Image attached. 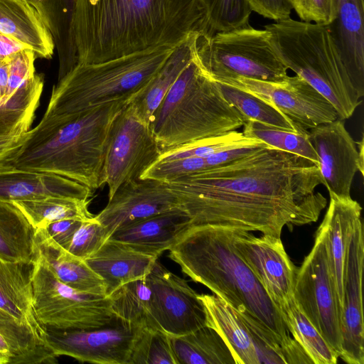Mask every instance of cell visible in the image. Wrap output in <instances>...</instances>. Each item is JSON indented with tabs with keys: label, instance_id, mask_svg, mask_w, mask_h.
Segmentation results:
<instances>
[{
	"label": "cell",
	"instance_id": "1",
	"mask_svg": "<svg viewBox=\"0 0 364 364\" xmlns=\"http://www.w3.org/2000/svg\"><path fill=\"white\" fill-rule=\"evenodd\" d=\"M192 225H218L281 238L284 227L316 222L327 200L318 168L264 145L229 163L164 183Z\"/></svg>",
	"mask_w": 364,
	"mask_h": 364
},
{
	"label": "cell",
	"instance_id": "2",
	"mask_svg": "<svg viewBox=\"0 0 364 364\" xmlns=\"http://www.w3.org/2000/svg\"><path fill=\"white\" fill-rule=\"evenodd\" d=\"M203 0H73L77 63H96L161 46L200 32Z\"/></svg>",
	"mask_w": 364,
	"mask_h": 364
},
{
	"label": "cell",
	"instance_id": "3",
	"mask_svg": "<svg viewBox=\"0 0 364 364\" xmlns=\"http://www.w3.org/2000/svg\"><path fill=\"white\" fill-rule=\"evenodd\" d=\"M240 228L191 225L169 249V258L195 282L210 289L240 313H248L281 341L287 364L311 363L290 336L277 307L237 252Z\"/></svg>",
	"mask_w": 364,
	"mask_h": 364
},
{
	"label": "cell",
	"instance_id": "4",
	"mask_svg": "<svg viewBox=\"0 0 364 364\" xmlns=\"http://www.w3.org/2000/svg\"><path fill=\"white\" fill-rule=\"evenodd\" d=\"M131 102L115 100L71 117L43 114L40 122L28 132L15 167L58 174L94 191L102 187L112 124Z\"/></svg>",
	"mask_w": 364,
	"mask_h": 364
},
{
	"label": "cell",
	"instance_id": "5",
	"mask_svg": "<svg viewBox=\"0 0 364 364\" xmlns=\"http://www.w3.org/2000/svg\"><path fill=\"white\" fill-rule=\"evenodd\" d=\"M199 37V36H198ZM245 121L195 55L156 109L151 127L161 154L237 130Z\"/></svg>",
	"mask_w": 364,
	"mask_h": 364
},
{
	"label": "cell",
	"instance_id": "6",
	"mask_svg": "<svg viewBox=\"0 0 364 364\" xmlns=\"http://www.w3.org/2000/svg\"><path fill=\"white\" fill-rule=\"evenodd\" d=\"M174 48L161 46L102 63H77L53 86L44 114L71 117L115 100H134Z\"/></svg>",
	"mask_w": 364,
	"mask_h": 364
},
{
	"label": "cell",
	"instance_id": "7",
	"mask_svg": "<svg viewBox=\"0 0 364 364\" xmlns=\"http://www.w3.org/2000/svg\"><path fill=\"white\" fill-rule=\"evenodd\" d=\"M282 63L323 95L338 119L350 118L361 102L327 25L290 17L264 26Z\"/></svg>",
	"mask_w": 364,
	"mask_h": 364
},
{
	"label": "cell",
	"instance_id": "8",
	"mask_svg": "<svg viewBox=\"0 0 364 364\" xmlns=\"http://www.w3.org/2000/svg\"><path fill=\"white\" fill-rule=\"evenodd\" d=\"M198 55L207 73L217 82L238 78L280 82L287 67L275 54L267 30L247 23L208 38L199 34Z\"/></svg>",
	"mask_w": 364,
	"mask_h": 364
},
{
	"label": "cell",
	"instance_id": "9",
	"mask_svg": "<svg viewBox=\"0 0 364 364\" xmlns=\"http://www.w3.org/2000/svg\"><path fill=\"white\" fill-rule=\"evenodd\" d=\"M32 287L36 314L46 328L87 330L116 318L109 296L82 292L60 282L36 250Z\"/></svg>",
	"mask_w": 364,
	"mask_h": 364
},
{
	"label": "cell",
	"instance_id": "10",
	"mask_svg": "<svg viewBox=\"0 0 364 364\" xmlns=\"http://www.w3.org/2000/svg\"><path fill=\"white\" fill-rule=\"evenodd\" d=\"M294 297L320 334L340 357L342 352L341 309L331 276L323 223L301 267L296 269Z\"/></svg>",
	"mask_w": 364,
	"mask_h": 364
},
{
	"label": "cell",
	"instance_id": "11",
	"mask_svg": "<svg viewBox=\"0 0 364 364\" xmlns=\"http://www.w3.org/2000/svg\"><path fill=\"white\" fill-rule=\"evenodd\" d=\"M161 154L150 122L132 102L115 118L107 146L103 183L108 199L124 183L141 178Z\"/></svg>",
	"mask_w": 364,
	"mask_h": 364
},
{
	"label": "cell",
	"instance_id": "12",
	"mask_svg": "<svg viewBox=\"0 0 364 364\" xmlns=\"http://www.w3.org/2000/svg\"><path fill=\"white\" fill-rule=\"evenodd\" d=\"M207 317L228 346L235 364H287L279 339L248 313L216 295L199 294Z\"/></svg>",
	"mask_w": 364,
	"mask_h": 364
},
{
	"label": "cell",
	"instance_id": "13",
	"mask_svg": "<svg viewBox=\"0 0 364 364\" xmlns=\"http://www.w3.org/2000/svg\"><path fill=\"white\" fill-rule=\"evenodd\" d=\"M151 291V315L158 328L170 337L180 336L207 325L206 312L188 282L158 259L146 276Z\"/></svg>",
	"mask_w": 364,
	"mask_h": 364
},
{
	"label": "cell",
	"instance_id": "14",
	"mask_svg": "<svg viewBox=\"0 0 364 364\" xmlns=\"http://www.w3.org/2000/svg\"><path fill=\"white\" fill-rule=\"evenodd\" d=\"M139 328L116 318L112 323L93 329L46 328V340L58 357L95 364H128Z\"/></svg>",
	"mask_w": 364,
	"mask_h": 364
},
{
	"label": "cell",
	"instance_id": "15",
	"mask_svg": "<svg viewBox=\"0 0 364 364\" xmlns=\"http://www.w3.org/2000/svg\"><path fill=\"white\" fill-rule=\"evenodd\" d=\"M343 121L338 118L310 129L309 136L323 185L328 193L348 198L355 173L363 175V139L355 142Z\"/></svg>",
	"mask_w": 364,
	"mask_h": 364
},
{
	"label": "cell",
	"instance_id": "16",
	"mask_svg": "<svg viewBox=\"0 0 364 364\" xmlns=\"http://www.w3.org/2000/svg\"><path fill=\"white\" fill-rule=\"evenodd\" d=\"M220 83L237 87L264 99L306 129H312L338 118L331 102L296 75H288L280 82L238 78Z\"/></svg>",
	"mask_w": 364,
	"mask_h": 364
},
{
	"label": "cell",
	"instance_id": "17",
	"mask_svg": "<svg viewBox=\"0 0 364 364\" xmlns=\"http://www.w3.org/2000/svg\"><path fill=\"white\" fill-rule=\"evenodd\" d=\"M234 246L276 306L294 296L296 268L281 238L240 229Z\"/></svg>",
	"mask_w": 364,
	"mask_h": 364
},
{
	"label": "cell",
	"instance_id": "18",
	"mask_svg": "<svg viewBox=\"0 0 364 364\" xmlns=\"http://www.w3.org/2000/svg\"><path fill=\"white\" fill-rule=\"evenodd\" d=\"M363 262L364 234L360 217L354 224L346 255L341 317L342 352L339 358L349 364L364 363Z\"/></svg>",
	"mask_w": 364,
	"mask_h": 364
},
{
	"label": "cell",
	"instance_id": "19",
	"mask_svg": "<svg viewBox=\"0 0 364 364\" xmlns=\"http://www.w3.org/2000/svg\"><path fill=\"white\" fill-rule=\"evenodd\" d=\"M178 208L176 196L164 183L139 178L122 185L95 218L109 237L119 228Z\"/></svg>",
	"mask_w": 364,
	"mask_h": 364
},
{
	"label": "cell",
	"instance_id": "20",
	"mask_svg": "<svg viewBox=\"0 0 364 364\" xmlns=\"http://www.w3.org/2000/svg\"><path fill=\"white\" fill-rule=\"evenodd\" d=\"M192 225L191 218L178 208L154 215L115 230L108 239L158 258Z\"/></svg>",
	"mask_w": 364,
	"mask_h": 364
},
{
	"label": "cell",
	"instance_id": "21",
	"mask_svg": "<svg viewBox=\"0 0 364 364\" xmlns=\"http://www.w3.org/2000/svg\"><path fill=\"white\" fill-rule=\"evenodd\" d=\"M33 266V262H11L0 256V309L47 343L46 328L38 317L34 306Z\"/></svg>",
	"mask_w": 364,
	"mask_h": 364
},
{
	"label": "cell",
	"instance_id": "22",
	"mask_svg": "<svg viewBox=\"0 0 364 364\" xmlns=\"http://www.w3.org/2000/svg\"><path fill=\"white\" fill-rule=\"evenodd\" d=\"M336 16L327 25L351 82L364 95V0H336Z\"/></svg>",
	"mask_w": 364,
	"mask_h": 364
},
{
	"label": "cell",
	"instance_id": "23",
	"mask_svg": "<svg viewBox=\"0 0 364 364\" xmlns=\"http://www.w3.org/2000/svg\"><path fill=\"white\" fill-rule=\"evenodd\" d=\"M329 196L328 208L321 223L326 229L328 260L341 317L346 255L354 224L361 217L362 208L351 197H340L332 193Z\"/></svg>",
	"mask_w": 364,
	"mask_h": 364
},
{
	"label": "cell",
	"instance_id": "24",
	"mask_svg": "<svg viewBox=\"0 0 364 364\" xmlns=\"http://www.w3.org/2000/svg\"><path fill=\"white\" fill-rule=\"evenodd\" d=\"M95 192L64 176L14 168L0 172V200L19 201L46 197H67L90 200Z\"/></svg>",
	"mask_w": 364,
	"mask_h": 364
},
{
	"label": "cell",
	"instance_id": "25",
	"mask_svg": "<svg viewBox=\"0 0 364 364\" xmlns=\"http://www.w3.org/2000/svg\"><path fill=\"white\" fill-rule=\"evenodd\" d=\"M156 259L123 242L107 239L85 261L104 281L109 296L123 284L146 277Z\"/></svg>",
	"mask_w": 364,
	"mask_h": 364
},
{
	"label": "cell",
	"instance_id": "26",
	"mask_svg": "<svg viewBox=\"0 0 364 364\" xmlns=\"http://www.w3.org/2000/svg\"><path fill=\"white\" fill-rule=\"evenodd\" d=\"M0 31L28 46L36 58L50 59L53 55V37L28 0H0Z\"/></svg>",
	"mask_w": 364,
	"mask_h": 364
},
{
	"label": "cell",
	"instance_id": "27",
	"mask_svg": "<svg viewBox=\"0 0 364 364\" xmlns=\"http://www.w3.org/2000/svg\"><path fill=\"white\" fill-rule=\"evenodd\" d=\"M35 244L36 250L60 282L80 291L107 296L104 281L86 261L60 246L44 229L36 230Z\"/></svg>",
	"mask_w": 364,
	"mask_h": 364
},
{
	"label": "cell",
	"instance_id": "28",
	"mask_svg": "<svg viewBox=\"0 0 364 364\" xmlns=\"http://www.w3.org/2000/svg\"><path fill=\"white\" fill-rule=\"evenodd\" d=\"M199 33H192L176 46L149 85L132 101L150 124L166 93L193 58Z\"/></svg>",
	"mask_w": 364,
	"mask_h": 364
},
{
	"label": "cell",
	"instance_id": "29",
	"mask_svg": "<svg viewBox=\"0 0 364 364\" xmlns=\"http://www.w3.org/2000/svg\"><path fill=\"white\" fill-rule=\"evenodd\" d=\"M0 353L9 364H55L58 356L47 343L0 309Z\"/></svg>",
	"mask_w": 364,
	"mask_h": 364
},
{
	"label": "cell",
	"instance_id": "30",
	"mask_svg": "<svg viewBox=\"0 0 364 364\" xmlns=\"http://www.w3.org/2000/svg\"><path fill=\"white\" fill-rule=\"evenodd\" d=\"M36 230L12 201L0 200V256L11 262H33Z\"/></svg>",
	"mask_w": 364,
	"mask_h": 364
},
{
	"label": "cell",
	"instance_id": "31",
	"mask_svg": "<svg viewBox=\"0 0 364 364\" xmlns=\"http://www.w3.org/2000/svg\"><path fill=\"white\" fill-rule=\"evenodd\" d=\"M170 339L178 364H235L223 338L208 325Z\"/></svg>",
	"mask_w": 364,
	"mask_h": 364
},
{
	"label": "cell",
	"instance_id": "32",
	"mask_svg": "<svg viewBox=\"0 0 364 364\" xmlns=\"http://www.w3.org/2000/svg\"><path fill=\"white\" fill-rule=\"evenodd\" d=\"M43 87V77L36 73L14 93L0 98V136L30 130Z\"/></svg>",
	"mask_w": 364,
	"mask_h": 364
},
{
	"label": "cell",
	"instance_id": "33",
	"mask_svg": "<svg viewBox=\"0 0 364 364\" xmlns=\"http://www.w3.org/2000/svg\"><path fill=\"white\" fill-rule=\"evenodd\" d=\"M294 339L314 364H336L338 356L309 320L294 296L277 305Z\"/></svg>",
	"mask_w": 364,
	"mask_h": 364
},
{
	"label": "cell",
	"instance_id": "34",
	"mask_svg": "<svg viewBox=\"0 0 364 364\" xmlns=\"http://www.w3.org/2000/svg\"><path fill=\"white\" fill-rule=\"evenodd\" d=\"M109 296L116 318L136 328L159 329L151 315V291L146 277L123 284Z\"/></svg>",
	"mask_w": 364,
	"mask_h": 364
},
{
	"label": "cell",
	"instance_id": "35",
	"mask_svg": "<svg viewBox=\"0 0 364 364\" xmlns=\"http://www.w3.org/2000/svg\"><path fill=\"white\" fill-rule=\"evenodd\" d=\"M90 200L50 196L41 199L14 201L36 229L65 219L87 220L94 218L88 210Z\"/></svg>",
	"mask_w": 364,
	"mask_h": 364
},
{
	"label": "cell",
	"instance_id": "36",
	"mask_svg": "<svg viewBox=\"0 0 364 364\" xmlns=\"http://www.w3.org/2000/svg\"><path fill=\"white\" fill-rule=\"evenodd\" d=\"M218 83L224 98L241 114L245 121L252 119L294 132L303 127L264 99L237 87Z\"/></svg>",
	"mask_w": 364,
	"mask_h": 364
},
{
	"label": "cell",
	"instance_id": "37",
	"mask_svg": "<svg viewBox=\"0 0 364 364\" xmlns=\"http://www.w3.org/2000/svg\"><path fill=\"white\" fill-rule=\"evenodd\" d=\"M242 127L246 137L257 139L270 146L302 156L318 167V156L310 140L309 131L304 127L294 132L252 119L245 121Z\"/></svg>",
	"mask_w": 364,
	"mask_h": 364
},
{
	"label": "cell",
	"instance_id": "38",
	"mask_svg": "<svg viewBox=\"0 0 364 364\" xmlns=\"http://www.w3.org/2000/svg\"><path fill=\"white\" fill-rule=\"evenodd\" d=\"M205 18L200 31L208 38L218 32L235 29L249 23L252 11L249 0H203Z\"/></svg>",
	"mask_w": 364,
	"mask_h": 364
},
{
	"label": "cell",
	"instance_id": "39",
	"mask_svg": "<svg viewBox=\"0 0 364 364\" xmlns=\"http://www.w3.org/2000/svg\"><path fill=\"white\" fill-rule=\"evenodd\" d=\"M128 364H178L170 336L160 329L137 330Z\"/></svg>",
	"mask_w": 364,
	"mask_h": 364
},
{
	"label": "cell",
	"instance_id": "40",
	"mask_svg": "<svg viewBox=\"0 0 364 364\" xmlns=\"http://www.w3.org/2000/svg\"><path fill=\"white\" fill-rule=\"evenodd\" d=\"M37 10L50 30L58 55L72 48L71 21L73 0H28Z\"/></svg>",
	"mask_w": 364,
	"mask_h": 364
},
{
	"label": "cell",
	"instance_id": "41",
	"mask_svg": "<svg viewBox=\"0 0 364 364\" xmlns=\"http://www.w3.org/2000/svg\"><path fill=\"white\" fill-rule=\"evenodd\" d=\"M257 139L246 137L237 130L203 139L162 153L159 159L171 160L189 157L207 158L234 146L252 143Z\"/></svg>",
	"mask_w": 364,
	"mask_h": 364
},
{
	"label": "cell",
	"instance_id": "42",
	"mask_svg": "<svg viewBox=\"0 0 364 364\" xmlns=\"http://www.w3.org/2000/svg\"><path fill=\"white\" fill-rule=\"evenodd\" d=\"M205 168L206 163L203 158L158 159L145 170L140 178L169 183Z\"/></svg>",
	"mask_w": 364,
	"mask_h": 364
},
{
	"label": "cell",
	"instance_id": "43",
	"mask_svg": "<svg viewBox=\"0 0 364 364\" xmlns=\"http://www.w3.org/2000/svg\"><path fill=\"white\" fill-rule=\"evenodd\" d=\"M108 238L107 231L94 216L82 223L65 250L85 260L94 254Z\"/></svg>",
	"mask_w": 364,
	"mask_h": 364
},
{
	"label": "cell",
	"instance_id": "44",
	"mask_svg": "<svg viewBox=\"0 0 364 364\" xmlns=\"http://www.w3.org/2000/svg\"><path fill=\"white\" fill-rule=\"evenodd\" d=\"M301 21L329 25L336 16V0H289Z\"/></svg>",
	"mask_w": 364,
	"mask_h": 364
},
{
	"label": "cell",
	"instance_id": "45",
	"mask_svg": "<svg viewBox=\"0 0 364 364\" xmlns=\"http://www.w3.org/2000/svg\"><path fill=\"white\" fill-rule=\"evenodd\" d=\"M27 134L28 132L20 134L0 136V172L16 168L17 155Z\"/></svg>",
	"mask_w": 364,
	"mask_h": 364
},
{
	"label": "cell",
	"instance_id": "46",
	"mask_svg": "<svg viewBox=\"0 0 364 364\" xmlns=\"http://www.w3.org/2000/svg\"><path fill=\"white\" fill-rule=\"evenodd\" d=\"M249 2L252 11L275 21L290 17L292 11L289 0H249Z\"/></svg>",
	"mask_w": 364,
	"mask_h": 364
},
{
	"label": "cell",
	"instance_id": "47",
	"mask_svg": "<svg viewBox=\"0 0 364 364\" xmlns=\"http://www.w3.org/2000/svg\"><path fill=\"white\" fill-rule=\"evenodd\" d=\"M264 145H266V144L258 140L252 143L234 146L215 153L207 158H205L206 168L223 165L237 160L251 154Z\"/></svg>",
	"mask_w": 364,
	"mask_h": 364
},
{
	"label": "cell",
	"instance_id": "48",
	"mask_svg": "<svg viewBox=\"0 0 364 364\" xmlns=\"http://www.w3.org/2000/svg\"><path fill=\"white\" fill-rule=\"evenodd\" d=\"M84 220L65 219L49 224L44 230L60 246L65 249Z\"/></svg>",
	"mask_w": 364,
	"mask_h": 364
},
{
	"label": "cell",
	"instance_id": "49",
	"mask_svg": "<svg viewBox=\"0 0 364 364\" xmlns=\"http://www.w3.org/2000/svg\"><path fill=\"white\" fill-rule=\"evenodd\" d=\"M25 49L31 48L16 38L0 31V60Z\"/></svg>",
	"mask_w": 364,
	"mask_h": 364
},
{
	"label": "cell",
	"instance_id": "50",
	"mask_svg": "<svg viewBox=\"0 0 364 364\" xmlns=\"http://www.w3.org/2000/svg\"><path fill=\"white\" fill-rule=\"evenodd\" d=\"M9 84L8 57L0 60V98L7 95Z\"/></svg>",
	"mask_w": 364,
	"mask_h": 364
},
{
	"label": "cell",
	"instance_id": "51",
	"mask_svg": "<svg viewBox=\"0 0 364 364\" xmlns=\"http://www.w3.org/2000/svg\"><path fill=\"white\" fill-rule=\"evenodd\" d=\"M9 358L6 355L0 353V364H9Z\"/></svg>",
	"mask_w": 364,
	"mask_h": 364
}]
</instances>
